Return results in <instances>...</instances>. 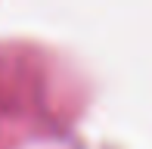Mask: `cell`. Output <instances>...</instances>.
I'll list each match as a JSON object with an SVG mask.
<instances>
[]
</instances>
